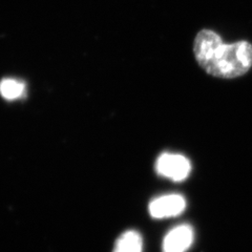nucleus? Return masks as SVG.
Returning a JSON list of instances; mask_svg holds the SVG:
<instances>
[{
	"instance_id": "obj_2",
	"label": "nucleus",
	"mask_w": 252,
	"mask_h": 252,
	"mask_svg": "<svg viewBox=\"0 0 252 252\" xmlns=\"http://www.w3.org/2000/svg\"><path fill=\"white\" fill-rule=\"evenodd\" d=\"M156 169L159 175L176 182H181L188 177L191 166L188 159L182 155L163 154L158 158Z\"/></svg>"
},
{
	"instance_id": "obj_3",
	"label": "nucleus",
	"mask_w": 252,
	"mask_h": 252,
	"mask_svg": "<svg viewBox=\"0 0 252 252\" xmlns=\"http://www.w3.org/2000/svg\"><path fill=\"white\" fill-rule=\"evenodd\" d=\"M186 207V201L182 195L169 194L160 196L149 204V214L155 219L177 217L182 214Z\"/></svg>"
},
{
	"instance_id": "obj_1",
	"label": "nucleus",
	"mask_w": 252,
	"mask_h": 252,
	"mask_svg": "<svg viewBox=\"0 0 252 252\" xmlns=\"http://www.w3.org/2000/svg\"><path fill=\"white\" fill-rule=\"evenodd\" d=\"M193 52L205 72L218 78L240 77L252 66V45L248 41L225 44L219 34L210 30L199 32Z\"/></svg>"
},
{
	"instance_id": "obj_6",
	"label": "nucleus",
	"mask_w": 252,
	"mask_h": 252,
	"mask_svg": "<svg viewBox=\"0 0 252 252\" xmlns=\"http://www.w3.org/2000/svg\"><path fill=\"white\" fill-rule=\"evenodd\" d=\"M26 93V84L18 79L5 78L0 81V94L6 100L21 98Z\"/></svg>"
},
{
	"instance_id": "obj_5",
	"label": "nucleus",
	"mask_w": 252,
	"mask_h": 252,
	"mask_svg": "<svg viewBox=\"0 0 252 252\" xmlns=\"http://www.w3.org/2000/svg\"><path fill=\"white\" fill-rule=\"evenodd\" d=\"M143 241L139 232L128 230L117 240L113 252H142Z\"/></svg>"
},
{
	"instance_id": "obj_4",
	"label": "nucleus",
	"mask_w": 252,
	"mask_h": 252,
	"mask_svg": "<svg viewBox=\"0 0 252 252\" xmlns=\"http://www.w3.org/2000/svg\"><path fill=\"white\" fill-rule=\"evenodd\" d=\"M193 230L189 225H180L171 229L163 241V252H185L191 246Z\"/></svg>"
}]
</instances>
